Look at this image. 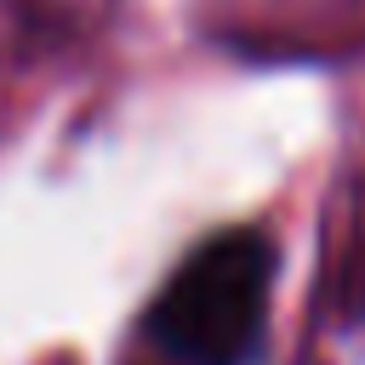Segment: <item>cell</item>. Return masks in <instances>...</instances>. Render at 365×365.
I'll list each match as a JSON object with an SVG mask.
<instances>
[{"instance_id": "obj_1", "label": "cell", "mask_w": 365, "mask_h": 365, "mask_svg": "<svg viewBox=\"0 0 365 365\" xmlns=\"http://www.w3.org/2000/svg\"><path fill=\"white\" fill-rule=\"evenodd\" d=\"M274 291V245L257 228H228L182 257L148 308V336L171 365H245Z\"/></svg>"}]
</instances>
